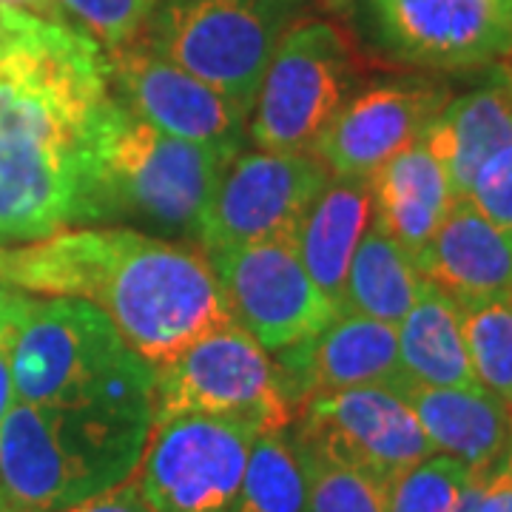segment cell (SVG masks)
Here are the masks:
<instances>
[{"instance_id":"6da1fadb","label":"cell","mask_w":512,"mask_h":512,"mask_svg":"<svg viewBox=\"0 0 512 512\" xmlns=\"http://www.w3.org/2000/svg\"><path fill=\"white\" fill-rule=\"evenodd\" d=\"M0 282L103 308L131 350L154 367L205 333L234 325L220 279L200 248L123 225L69 228L20 248L0 245Z\"/></svg>"},{"instance_id":"7a4b0ae2","label":"cell","mask_w":512,"mask_h":512,"mask_svg":"<svg viewBox=\"0 0 512 512\" xmlns=\"http://www.w3.org/2000/svg\"><path fill=\"white\" fill-rule=\"evenodd\" d=\"M237 154L239 146L163 134L111 97L86 146L80 228L120 222L157 239H197L205 205Z\"/></svg>"},{"instance_id":"3957f363","label":"cell","mask_w":512,"mask_h":512,"mask_svg":"<svg viewBox=\"0 0 512 512\" xmlns=\"http://www.w3.org/2000/svg\"><path fill=\"white\" fill-rule=\"evenodd\" d=\"M9 362L18 402L154 421V365L131 350L109 313L86 299L29 293Z\"/></svg>"},{"instance_id":"277c9868","label":"cell","mask_w":512,"mask_h":512,"mask_svg":"<svg viewBox=\"0 0 512 512\" xmlns=\"http://www.w3.org/2000/svg\"><path fill=\"white\" fill-rule=\"evenodd\" d=\"M151 427L94 407L15 402L0 424V507L60 512L123 484Z\"/></svg>"},{"instance_id":"5b68a950","label":"cell","mask_w":512,"mask_h":512,"mask_svg":"<svg viewBox=\"0 0 512 512\" xmlns=\"http://www.w3.org/2000/svg\"><path fill=\"white\" fill-rule=\"evenodd\" d=\"M308 15V0H160L146 43L251 117L279 43Z\"/></svg>"},{"instance_id":"8992f818","label":"cell","mask_w":512,"mask_h":512,"mask_svg":"<svg viewBox=\"0 0 512 512\" xmlns=\"http://www.w3.org/2000/svg\"><path fill=\"white\" fill-rule=\"evenodd\" d=\"M183 413L248 421L265 433L291 427L299 407L276 359L234 322L154 367V421Z\"/></svg>"},{"instance_id":"52a82bcc","label":"cell","mask_w":512,"mask_h":512,"mask_svg":"<svg viewBox=\"0 0 512 512\" xmlns=\"http://www.w3.org/2000/svg\"><path fill=\"white\" fill-rule=\"evenodd\" d=\"M362 83L359 57L333 23L305 18L279 43L248 117L262 151H311Z\"/></svg>"},{"instance_id":"ba28073f","label":"cell","mask_w":512,"mask_h":512,"mask_svg":"<svg viewBox=\"0 0 512 512\" xmlns=\"http://www.w3.org/2000/svg\"><path fill=\"white\" fill-rule=\"evenodd\" d=\"M262 430L239 419L183 413L154 421L137 484L154 512H231Z\"/></svg>"},{"instance_id":"9c48e42d","label":"cell","mask_w":512,"mask_h":512,"mask_svg":"<svg viewBox=\"0 0 512 512\" xmlns=\"http://www.w3.org/2000/svg\"><path fill=\"white\" fill-rule=\"evenodd\" d=\"M330 171L311 151L237 154L205 205L197 245L205 256L239 245L296 239Z\"/></svg>"},{"instance_id":"30bf717a","label":"cell","mask_w":512,"mask_h":512,"mask_svg":"<svg viewBox=\"0 0 512 512\" xmlns=\"http://www.w3.org/2000/svg\"><path fill=\"white\" fill-rule=\"evenodd\" d=\"M288 430L293 441L387 487L436 453L410 404L387 384L316 393Z\"/></svg>"},{"instance_id":"8fae6325","label":"cell","mask_w":512,"mask_h":512,"mask_svg":"<svg viewBox=\"0 0 512 512\" xmlns=\"http://www.w3.org/2000/svg\"><path fill=\"white\" fill-rule=\"evenodd\" d=\"M208 259L234 322L265 350L305 342L342 313L319 291L291 239L239 245Z\"/></svg>"},{"instance_id":"7c38bea8","label":"cell","mask_w":512,"mask_h":512,"mask_svg":"<svg viewBox=\"0 0 512 512\" xmlns=\"http://www.w3.org/2000/svg\"><path fill=\"white\" fill-rule=\"evenodd\" d=\"M83 180L86 154L0 117V245L80 228Z\"/></svg>"},{"instance_id":"4fadbf2b","label":"cell","mask_w":512,"mask_h":512,"mask_svg":"<svg viewBox=\"0 0 512 512\" xmlns=\"http://www.w3.org/2000/svg\"><path fill=\"white\" fill-rule=\"evenodd\" d=\"M109 72L114 97L151 128L205 146H242L248 114L146 40L111 49Z\"/></svg>"},{"instance_id":"5bb4252c","label":"cell","mask_w":512,"mask_h":512,"mask_svg":"<svg viewBox=\"0 0 512 512\" xmlns=\"http://www.w3.org/2000/svg\"><path fill=\"white\" fill-rule=\"evenodd\" d=\"M447 106V89L427 80H387L356 92L319 134L316 154L330 177L370 180L404 148L419 143Z\"/></svg>"},{"instance_id":"9a60e30c","label":"cell","mask_w":512,"mask_h":512,"mask_svg":"<svg viewBox=\"0 0 512 512\" xmlns=\"http://www.w3.org/2000/svg\"><path fill=\"white\" fill-rule=\"evenodd\" d=\"M384 46L427 69H476L495 63L512 40L504 0H370Z\"/></svg>"},{"instance_id":"2e32d148","label":"cell","mask_w":512,"mask_h":512,"mask_svg":"<svg viewBox=\"0 0 512 512\" xmlns=\"http://www.w3.org/2000/svg\"><path fill=\"white\" fill-rule=\"evenodd\" d=\"M276 365L299 410L316 393L387 384L402 373L396 325L339 313L311 339L276 350Z\"/></svg>"},{"instance_id":"e0dca14e","label":"cell","mask_w":512,"mask_h":512,"mask_svg":"<svg viewBox=\"0 0 512 512\" xmlns=\"http://www.w3.org/2000/svg\"><path fill=\"white\" fill-rule=\"evenodd\" d=\"M416 268L453 299L512 291V228L490 220L470 197H458L416 254Z\"/></svg>"},{"instance_id":"ac0fdd59","label":"cell","mask_w":512,"mask_h":512,"mask_svg":"<svg viewBox=\"0 0 512 512\" xmlns=\"http://www.w3.org/2000/svg\"><path fill=\"white\" fill-rule=\"evenodd\" d=\"M393 387L416 413L436 453L458 458L473 473H487L507 450L512 413L487 387H430L410 376H393Z\"/></svg>"},{"instance_id":"d6986e66","label":"cell","mask_w":512,"mask_h":512,"mask_svg":"<svg viewBox=\"0 0 512 512\" xmlns=\"http://www.w3.org/2000/svg\"><path fill=\"white\" fill-rule=\"evenodd\" d=\"M373 225L393 237L413 259L436 234L456 202L450 177L424 140L404 148L370 177Z\"/></svg>"},{"instance_id":"ffe728a7","label":"cell","mask_w":512,"mask_h":512,"mask_svg":"<svg viewBox=\"0 0 512 512\" xmlns=\"http://www.w3.org/2000/svg\"><path fill=\"white\" fill-rule=\"evenodd\" d=\"M421 140L444 165L456 200L467 197L484 163L512 143V83L495 74L493 83L447 100Z\"/></svg>"},{"instance_id":"44dd1931","label":"cell","mask_w":512,"mask_h":512,"mask_svg":"<svg viewBox=\"0 0 512 512\" xmlns=\"http://www.w3.org/2000/svg\"><path fill=\"white\" fill-rule=\"evenodd\" d=\"M373 225V191L370 180H339L330 177L322 194L299 225L296 251L319 291L342 311L345 279L350 262Z\"/></svg>"},{"instance_id":"7402d4cb","label":"cell","mask_w":512,"mask_h":512,"mask_svg":"<svg viewBox=\"0 0 512 512\" xmlns=\"http://www.w3.org/2000/svg\"><path fill=\"white\" fill-rule=\"evenodd\" d=\"M402 373L430 387L478 384L464 339L458 302L439 285L424 279L419 299L396 325Z\"/></svg>"},{"instance_id":"603a6c76","label":"cell","mask_w":512,"mask_h":512,"mask_svg":"<svg viewBox=\"0 0 512 512\" xmlns=\"http://www.w3.org/2000/svg\"><path fill=\"white\" fill-rule=\"evenodd\" d=\"M424 288L416 259L382 228L370 225L359 242L348 279L342 313H359L387 325H399Z\"/></svg>"},{"instance_id":"cb8c5ba5","label":"cell","mask_w":512,"mask_h":512,"mask_svg":"<svg viewBox=\"0 0 512 512\" xmlns=\"http://www.w3.org/2000/svg\"><path fill=\"white\" fill-rule=\"evenodd\" d=\"M231 512H308V481L288 427L256 436Z\"/></svg>"},{"instance_id":"d4e9b609","label":"cell","mask_w":512,"mask_h":512,"mask_svg":"<svg viewBox=\"0 0 512 512\" xmlns=\"http://www.w3.org/2000/svg\"><path fill=\"white\" fill-rule=\"evenodd\" d=\"M456 302L478 384L512 413V291Z\"/></svg>"},{"instance_id":"484cf974","label":"cell","mask_w":512,"mask_h":512,"mask_svg":"<svg viewBox=\"0 0 512 512\" xmlns=\"http://www.w3.org/2000/svg\"><path fill=\"white\" fill-rule=\"evenodd\" d=\"M293 444L308 481V512H387V484L299 441Z\"/></svg>"},{"instance_id":"4316f807","label":"cell","mask_w":512,"mask_h":512,"mask_svg":"<svg viewBox=\"0 0 512 512\" xmlns=\"http://www.w3.org/2000/svg\"><path fill=\"white\" fill-rule=\"evenodd\" d=\"M470 476L458 458L433 453L387 487V512H453Z\"/></svg>"},{"instance_id":"83f0119b","label":"cell","mask_w":512,"mask_h":512,"mask_svg":"<svg viewBox=\"0 0 512 512\" xmlns=\"http://www.w3.org/2000/svg\"><path fill=\"white\" fill-rule=\"evenodd\" d=\"M157 3L160 0H57L63 20L109 52L137 40Z\"/></svg>"},{"instance_id":"f1b7e54d","label":"cell","mask_w":512,"mask_h":512,"mask_svg":"<svg viewBox=\"0 0 512 512\" xmlns=\"http://www.w3.org/2000/svg\"><path fill=\"white\" fill-rule=\"evenodd\" d=\"M470 200L504 228H512V143L490 157L470 185Z\"/></svg>"},{"instance_id":"f546056e","label":"cell","mask_w":512,"mask_h":512,"mask_svg":"<svg viewBox=\"0 0 512 512\" xmlns=\"http://www.w3.org/2000/svg\"><path fill=\"white\" fill-rule=\"evenodd\" d=\"M29 293L12 288L6 282H0V424L6 419V413L12 410L15 399V382H12V339H15V328H18L20 311L26 305Z\"/></svg>"},{"instance_id":"4dcf8cb0","label":"cell","mask_w":512,"mask_h":512,"mask_svg":"<svg viewBox=\"0 0 512 512\" xmlns=\"http://www.w3.org/2000/svg\"><path fill=\"white\" fill-rule=\"evenodd\" d=\"M60 512H154L146 504V498L140 493V484H137V478L131 476L126 478L123 484H117V487H111L106 493L92 495V498H86V501H80V504H72V507H66V510Z\"/></svg>"},{"instance_id":"1f68e13d","label":"cell","mask_w":512,"mask_h":512,"mask_svg":"<svg viewBox=\"0 0 512 512\" xmlns=\"http://www.w3.org/2000/svg\"><path fill=\"white\" fill-rule=\"evenodd\" d=\"M478 512H512V433L507 450L484 473Z\"/></svg>"},{"instance_id":"d6a6232c","label":"cell","mask_w":512,"mask_h":512,"mask_svg":"<svg viewBox=\"0 0 512 512\" xmlns=\"http://www.w3.org/2000/svg\"><path fill=\"white\" fill-rule=\"evenodd\" d=\"M0 9H12V12H23V15H35V18L66 23L63 15H60L57 0H0Z\"/></svg>"},{"instance_id":"836d02e7","label":"cell","mask_w":512,"mask_h":512,"mask_svg":"<svg viewBox=\"0 0 512 512\" xmlns=\"http://www.w3.org/2000/svg\"><path fill=\"white\" fill-rule=\"evenodd\" d=\"M481 484H484V473H473L467 487L458 495L453 512H478V507H481Z\"/></svg>"},{"instance_id":"e575fe53","label":"cell","mask_w":512,"mask_h":512,"mask_svg":"<svg viewBox=\"0 0 512 512\" xmlns=\"http://www.w3.org/2000/svg\"><path fill=\"white\" fill-rule=\"evenodd\" d=\"M495 74H498V77H504V80H510V83H512V40H510V46H507V52H504V55L495 60Z\"/></svg>"},{"instance_id":"d590c367","label":"cell","mask_w":512,"mask_h":512,"mask_svg":"<svg viewBox=\"0 0 512 512\" xmlns=\"http://www.w3.org/2000/svg\"><path fill=\"white\" fill-rule=\"evenodd\" d=\"M325 3H330L333 9H345V6H350L353 0H325Z\"/></svg>"},{"instance_id":"8d00e7d4","label":"cell","mask_w":512,"mask_h":512,"mask_svg":"<svg viewBox=\"0 0 512 512\" xmlns=\"http://www.w3.org/2000/svg\"><path fill=\"white\" fill-rule=\"evenodd\" d=\"M0 512H15V510H6V507H0Z\"/></svg>"},{"instance_id":"74e56055","label":"cell","mask_w":512,"mask_h":512,"mask_svg":"<svg viewBox=\"0 0 512 512\" xmlns=\"http://www.w3.org/2000/svg\"><path fill=\"white\" fill-rule=\"evenodd\" d=\"M504 3H507V6H512V0H504Z\"/></svg>"},{"instance_id":"f35d334b","label":"cell","mask_w":512,"mask_h":512,"mask_svg":"<svg viewBox=\"0 0 512 512\" xmlns=\"http://www.w3.org/2000/svg\"><path fill=\"white\" fill-rule=\"evenodd\" d=\"M0 35H3V26H0Z\"/></svg>"}]
</instances>
